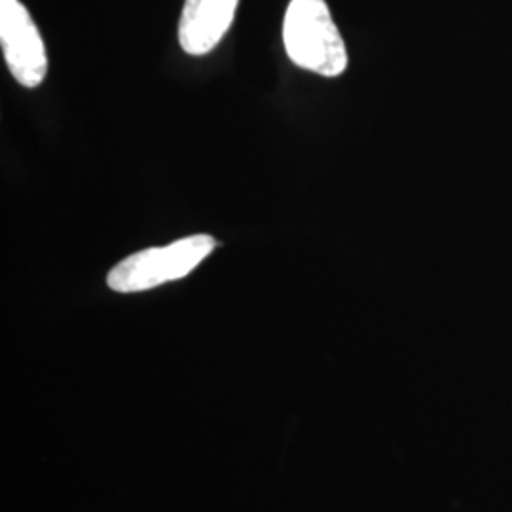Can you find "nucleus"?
<instances>
[{"mask_svg": "<svg viewBox=\"0 0 512 512\" xmlns=\"http://www.w3.org/2000/svg\"><path fill=\"white\" fill-rule=\"evenodd\" d=\"M283 42L294 65L321 76H340L348 69V50L325 0H291Z\"/></svg>", "mask_w": 512, "mask_h": 512, "instance_id": "1", "label": "nucleus"}, {"mask_svg": "<svg viewBox=\"0 0 512 512\" xmlns=\"http://www.w3.org/2000/svg\"><path fill=\"white\" fill-rule=\"evenodd\" d=\"M0 44L12 76L38 88L48 73V55L37 25L19 0H0Z\"/></svg>", "mask_w": 512, "mask_h": 512, "instance_id": "3", "label": "nucleus"}, {"mask_svg": "<svg viewBox=\"0 0 512 512\" xmlns=\"http://www.w3.org/2000/svg\"><path fill=\"white\" fill-rule=\"evenodd\" d=\"M239 0H186L179 21V42L186 54L205 55L228 33Z\"/></svg>", "mask_w": 512, "mask_h": 512, "instance_id": "4", "label": "nucleus"}, {"mask_svg": "<svg viewBox=\"0 0 512 512\" xmlns=\"http://www.w3.org/2000/svg\"><path fill=\"white\" fill-rule=\"evenodd\" d=\"M217 245L219 241L213 236L198 234L165 247H150L118 262L107 275V285L116 293L156 289L192 274Z\"/></svg>", "mask_w": 512, "mask_h": 512, "instance_id": "2", "label": "nucleus"}]
</instances>
